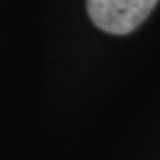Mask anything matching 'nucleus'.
<instances>
[{"mask_svg":"<svg viewBox=\"0 0 160 160\" xmlns=\"http://www.w3.org/2000/svg\"><path fill=\"white\" fill-rule=\"evenodd\" d=\"M158 0H87L91 21L112 35H128L151 16Z\"/></svg>","mask_w":160,"mask_h":160,"instance_id":"f257e3e1","label":"nucleus"}]
</instances>
